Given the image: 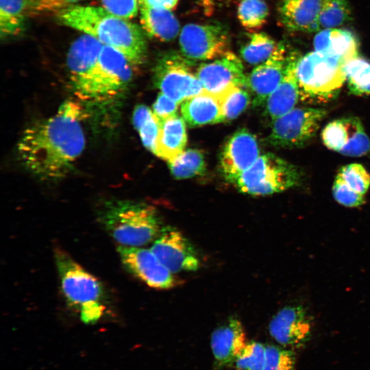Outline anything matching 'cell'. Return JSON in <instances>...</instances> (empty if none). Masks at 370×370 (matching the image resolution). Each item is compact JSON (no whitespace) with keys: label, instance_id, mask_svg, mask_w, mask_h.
<instances>
[{"label":"cell","instance_id":"cell-4","mask_svg":"<svg viewBox=\"0 0 370 370\" xmlns=\"http://www.w3.org/2000/svg\"><path fill=\"white\" fill-rule=\"evenodd\" d=\"M55 259L67 302L84 323H97L106 310L101 283L62 249H56Z\"/></svg>","mask_w":370,"mask_h":370},{"label":"cell","instance_id":"cell-14","mask_svg":"<svg viewBox=\"0 0 370 370\" xmlns=\"http://www.w3.org/2000/svg\"><path fill=\"white\" fill-rule=\"evenodd\" d=\"M151 250L173 273L194 271L199 266L197 255L190 243L178 230L162 227Z\"/></svg>","mask_w":370,"mask_h":370},{"label":"cell","instance_id":"cell-19","mask_svg":"<svg viewBox=\"0 0 370 370\" xmlns=\"http://www.w3.org/2000/svg\"><path fill=\"white\" fill-rule=\"evenodd\" d=\"M299 58L295 51L288 54L282 79L265 103V114L272 121L292 110L297 102L299 89L296 66Z\"/></svg>","mask_w":370,"mask_h":370},{"label":"cell","instance_id":"cell-27","mask_svg":"<svg viewBox=\"0 0 370 370\" xmlns=\"http://www.w3.org/2000/svg\"><path fill=\"white\" fill-rule=\"evenodd\" d=\"M28 0H0V33L1 37L19 34L24 26Z\"/></svg>","mask_w":370,"mask_h":370},{"label":"cell","instance_id":"cell-39","mask_svg":"<svg viewBox=\"0 0 370 370\" xmlns=\"http://www.w3.org/2000/svg\"><path fill=\"white\" fill-rule=\"evenodd\" d=\"M101 6L119 16L131 19L140 10L139 0H101Z\"/></svg>","mask_w":370,"mask_h":370},{"label":"cell","instance_id":"cell-17","mask_svg":"<svg viewBox=\"0 0 370 370\" xmlns=\"http://www.w3.org/2000/svg\"><path fill=\"white\" fill-rule=\"evenodd\" d=\"M260 149L256 136L246 129L234 133L226 142L220 156V169L231 183L258 158Z\"/></svg>","mask_w":370,"mask_h":370},{"label":"cell","instance_id":"cell-41","mask_svg":"<svg viewBox=\"0 0 370 370\" xmlns=\"http://www.w3.org/2000/svg\"><path fill=\"white\" fill-rule=\"evenodd\" d=\"M179 0H139L140 6L162 10H173Z\"/></svg>","mask_w":370,"mask_h":370},{"label":"cell","instance_id":"cell-8","mask_svg":"<svg viewBox=\"0 0 370 370\" xmlns=\"http://www.w3.org/2000/svg\"><path fill=\"white\" fill-rule=\"evenodd\" d=\"M132 66L122 53L103 45L93 73L90 101H109L120 96L132 80Z\"/></svg>","mask_w":370,"mask_h":370},{"label":"cell","instance_id":"cell-36","mask_svg":"<svg viewBox=\"0 0 370 370\" xmlns=\"http://www.w3.org/2000/svg\"><path fill=\"white\" fill-rule=\"evenodd\" d=\"M353 190L365 195L370 186V175L360 164L352 163L342 166L336 175Z\"/></svg>","mask_w":370,"mask_h":370},{"label":"cell","instance_id":"cell-29","mask_svg":"<svg viewBox=\"0 0 370 370\" xmlns=\"http://www.w3.org/2000/svg\"><path fill=\"white\" fill-rule=\"evenodd\" d=\"M345 81L349 91L356 95L370 94V62L359 56L345 63Z\"/></svg>","mask_w":370,"mask_h":370},{"label":"cell","instance_id":"cell-28","mask_svg":"<svg viewBox=\"0 0 370 370\" xmlns=\"http://www.w3.org/2000/svg\"><path fill=\"white\" fill-rule=\"evenodd\" d=\"M173 176L186 179L202 175L206 171V160L201 150L188 149L173 160L168 162Z\"/></svg>","mask_w":370,"mask_h":370},{"label":"cell","instance_id":"cell-2","mask_svg":"<svg viewBox=\"0 0 370 370\" xmlns=\"http://www.w3.org/2000/svg\"><path fill=\"white\" fill-rule=\"evenodd\" d=\"M57 16L62 25L120 51L133 65L141 64L146 56L143 29L130 19L114 14L102 6L75 5Z\"/></svg>","mask_w":370,"mask_h":370},{"label":"cell","instance_id":"cell-12","mask_svg":"<svg viewBox=\"0 0 370 370\" xmlns=\"http://www.w3.org/2000/svg\"><path fill=\"white\" fill-rule=\"evenodd\" d=\"M196 75L204 90L217 97L231 88H246L242 61L230 50L213 61L200 64Z\"/></svg>","mask_w":370,"mask_h":370},{"label":"cell","instance_id":"cell-40","mask_svg":"<svg viewBox=\"0 0 370 370\" xmlns=\"http://www.w3.org/2000/svg\"><path fill=\"white\" fill-rule=\"evenodd\" d=\"M178 103L160 92L153 105V112L159 121H162L177 114Z\"/></svg>","mask_w":370,"mask_h":370},{"label":"cell","instance_id":"cell-32","mask_svg":"<svg viewBox=\"0 0 370 370\" xmlns=\"http://www.w3.org/2000/svg\"><path fill=\"white\" fill-rule=\"evenodd\" d=\"M245 88L235 86L228 89L218 97L223 122L234 120L247 108L251 101V95Z\"/></svg>","mask_w":370,"mask_h":370},{"label":"cell","instance_id":"cell-35","mask_svg":"<svg viewBox=\"0 0 370 370\" xmlns=\"http://www.w3.org/2000/svg\"><path fill=\"white\" fill-rule=\"evenodd\" d=\"M295 354L293 350L272 345H266L263 370H295Z\"/></svg>","mask_w":370,"mask_h":370},{"label":"cell","instance_id":"cell-20","mask_svg":"<svg viewBox=\"0 0 370 370\" xmlns=\"http://www.w3.org/2000/svg\"><path fill=\"white\" fill-rule=\"evenodd\" d=\"M247 343L244 328L235 318L229 319L216 328L210 338L212 354L220 366L234 362Z\"/></svg>","mask_w":370,"mask_h":370},{"label":"cell","instance_id":"cell-13","mask_svg":"<svg viewBox=\"0 0 370 370\" xmlns=\"http://www.w3.org/2000/svg\"><path fill=\"white\" fill-rule=\"evenodd\" d=\"M269 332L282 347L295 350L306 345L310 339L312 322L301 306H286L271 319Z\"/></svg>","mask_w":370,"mask_h":370},{"label":"cell","instance_id":"cell-10","mask_svg":"<svg viewBox=\"0 0 370 370\" xmlns=\"http://www.w3.org/2000/svg\"><path fill=\"white\" fill-rule=\"evenodd\" d=\"M179 45L189 60H212L227 52L228 33L219 24H187L182 29Z\"/></svg>","mask_w":370,"mask_h":370},{"label":"cell","instance_id":"cell-38","mask_svg":"<svg viewBox=\"0 0 370 370\" xmlns=\"http://www.w3.org/2000/svg\"><path fill=\"white\" fill-rule=\"evenodd\" d=\"M82 0H28L27 12L32 15L60 12L75 5Z\"/></svg>","mask_w":370,"mask_h":370},{"label":"cell","instance_id":"cell-21","mask_svg":"<svg viewBox=\"0 0 370 370\" xmlns=\"http://www.w3.org/2000/svg\"><path fill=\"white\" fill-rule=\"evenodd\" d=\"M321 5V0H282L280 21L290 31L317 32Z\"/></svg>","mask_w":370,"mask_h":370},{"label":"cell","instance_id":"cell-26","mask_svg":"<svg viewBox=\"0 0 370 370\" xmlns=\"http://www.w3.org/2000/svg\"><path fill=\"white\" fill-rule=\"evenodd\" d=\"M132 122L145 148L156 155L160 132V121L145 105L137 106L133 112Z\"/></svg>","mask_w":370,"mask_h":370},{"label":"cell","instance_id":"cell-22","mask_svg":"<svg viewBox=\"0 0 370 370\" xmlns=\"http://www.w3.org/2000/svg\"><path fill=\"white\" fill-rule=\"evenodd\" d=\"M314 51L338 58L346 62L358 56V43L349 31L338 28L320 30L314 36Z\"/></svg>","mask_w":370,"mask_h":370},{"label":"cell","instance_id":"cell-9","mask_svg":"<svg viewBox=\"0 0 370 370\" xmlns=\"http://www.w3.org/2000/svg\"><path fill=\"white\" fill-rule=\"evenodd\" d=\"M326 114L321 108H293L273 121L268 142L277 147H301L316 134Z\"/></svg>","mask_w":370,"mask_h":370},{"label":"cell","instance_id":"cell-30","mask_svg":"<svg viewBox=\"0 0 370 370\" xmlns=\"http://www.w3.org/2000/svg\"><path fill=\"white\" fill-rule=\"evenodd\" d=\"M278 44L264 33L251 35L248 42L241 50L243 60L251 65H258L268 60L275 50Z\"/></svg>","mask_w":370,"mask_h":370},{"label":"cell","instance_id":"cell-23","mask_svg":"<svg viewBox=\"0 0 370 370\" xmlns=\"http://www.w3.org/2000/svg\"><path fill=\"white\" fill-rule=\"evenodd\" d=\"M181 113L190 126H200L223 122L217 97L204 90L182 103Z\"/></svg>","mask_w":370,"mask_h":370},{"label":"cell","instance_id":"cell-31","mask_svg":"<svg viewBox=\"0 0 370 370\" xmlns=\"http://www.w3.org/2000/svg\"><path fill=\"white\" fill-rule=\"evenodd\" d=\"M350 18L351 10L347 0H321L319 31L337 28L349 21Z\"/></svg>","mask_w":370,"mask_h":370},{"label":"cell","instance_id":"cell-25","mask_svg":"<svg viewBox=\"0 0 370 370\" xmlns=\"http://www.w3.org/2000/svg\"><path fill=\"white\" fill-rule=\"evenodd\" d=\"M140 21L143 30L162 41H171L180 32V24L171 10L140 6Z\"/></svg>","mask_w":370,"mask_h":370},{"label":"cell","instance_id":"cell-34","mask_svg":"<svg viewBox=\"0 0 370 370\" xmlns=\"http://www.w3.org/2000/svg\"><path fill=\"white\" fill-rule=\"evenodd\" d=\"M266 345L256 341L247 343L234 361L237 370H263Z\"/></svg>","mask_w":370,"mask_h":370},{"label":"cell","instance_id":"cell-11","mask_svg":"<svg viewBox=\"0 0 370 370\" xmlns=\"http://www.w3.org/2000/svg\"><path fill=\"white\" fill-rule=\"evenodd\" d=\"M102 45L92 37L82 34L71 45L66 65L73 90L82 101H90L93 73Z\"/></svg>","mask_w":370,"mask_h":370},{"label":"cell","instance_id":"cell-5","mask_svg":"<svg viewBox=\"0 0 370 370\" xmlns=\"http://www.w3.org/2000/svg\"><path fill=\"white\" fill-rule=\"evenodd\" d=\"M345 63L317 51L300 57L296 66L299 95L320 101L334 97L345 81Z\"/></svg>","mask_w":370,"mask_h":370},{"label":"cell","instance_id":"cell-1","mask_svg":"<svg viewBox=\"0 0 370 370\" xmlns=\"http://www.w3.org/2000/svg\"><path fill=\"white\" fill-rule=\"evenodd\" d=\"M84 117L81 105L67 100L54 115L27 127L17 144L26 169L44 180L67 175L85 147Z\"/></svg>","mask_w":370,"mask_h":370},{"label":"cell","instance_id":"cell-15","mask_svg":"<svg viewBox=\"0 0 370 370\" xmlns=\"http://www.w3.org/2000/svg\"><path fill=\"white\" fill-rule=\"evenodd\" d=\"M323 144L343 155L358 157L370 151V140L359 119L355 116L334 120L321 133Z\"/></svg>","mask_w":370,"mask_h":370},{"label":"cell","instance_id":"cell-18","mask_svg":"<svg viewBox=\"0 0 370 370\" xmlns=\"http://www.w3.org/2000/svg\"><path fill=\"white\" fill-rule=\"evenodd\" d=\"M287 58L284 45L279 43L271 57L257 65L247 76L246 88L255 106L265 104L279 85L284 73Z\"/></svg>","mask_w":370,"mask_h":370},{"label":"cell","instance_id":"cell-6","mask_svg":"<svg viewBox=\"0 0 370 370\" xmlns=\"http://www.w3.org/2000/svg\"><path fill=\"white\" fill-rule=\"evenodd\" d=\"M300 177L296 166L273 153H267L260 156L232 184L244 193L267 195L296 186Z\"/></svg>","mask_w":370,"mask_h":370},{"label":"cell","instance_id":"cell-24","mask_svg":"<svg viewBox=\"0 0 370 370\" xmlns=\"http://www.w3.org/2000/svg\"><path fill=\"white\" fill-rule=\"evenodd\" d=\"M187 141L185 120L177 114L160 121L156 156L173 160L183 151Z\"/></svg>","mask_w":370,"mask_h":370},{"label":"cell","instance_id":"cell-3","mask_svg":"<svg viewBox=\"0 0 370 370\" xmlns=\"http://www.w3.org/2000/svg\"><path fill=\"white\" fill-rule=\"evenodd\" d=\"M99 220L121 246L138 247L155 240L162 227L155 208L127 200L106 202Z\"/></svg>","mask_w":370,"mask_h":370},{"label":"cell","instance_id":"cell-37","mask_svg":"<svg viewBox=\"0 0 370 370\" xmlns=\"http://www.w3.org/2000/svg\"><path fill=\"white\" fill-rule=\"evenodd\" d=\"M332 193L335 200L346 207H358L365 202L364 195L348 186L338 176H336Z\"/></svg>","mask_w":370,"mask_h":370},{"label":"cell","instance_id":"cell-7","mask_svg":"<svg viewBox=\"0 0 370 370\" xmlns=\"http://www.w3.org/2000/svg\"><path fill=\"white\" fill-rule=\"evenodd\" d=\"M192 66V62L182 55L166 53L155 65L154 84L160 92L182 103L204 90Z\"/></svg>","mask_w":370,"mask_h":370},{"label":"cell","instance_id":"cell-33","mask_svg":"<svg viewBox=\"0 0 370 370\" xmlns=\"http://www.w3.org/2000/svg\"><path fill=\"white\" fill-rule=\"evenodd\" d=\"M237 14L243 27L254 29L260 27L266 22L269 8L264 0H241Z\"/></svg>","mask_w":370,"mask_h":370},{"label":"cell","instance_id":"cell-16","mask_svg":"<svg viewBox=\"0 0 370 370\" xmlns=\"http://www.w3.org/2000/svg\"><path fill=\"white\" fill-rule=\"evenodd\" d=\"M121 260L131 273L148 286L158 289H168L177 284V280L150 249L125 247L118 249Z\"/></svg>","mask_w":370,"mask_h":370}]
</instances>
